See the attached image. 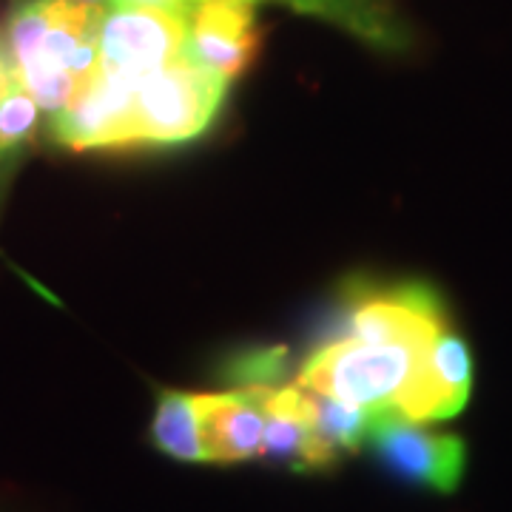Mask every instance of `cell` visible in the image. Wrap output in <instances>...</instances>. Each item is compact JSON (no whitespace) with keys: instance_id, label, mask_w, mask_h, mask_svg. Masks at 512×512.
<instances>
[{"instance_id":"cell-1","label":"cell","mask_w":512,"mask_h":512,"mask_svg":"<svg viewBox=\"0 0 512 512\" xmlns=\"http://www.w3.org/2000/svg\"><path fill=\"white\" fill-rule=\"evenodd\" d=\"M447 325L441 299L421 282L365 288L348 302L342 330L305 359L296 384L359 407H396Z\"/></svg>"},{"instance_id":"cell-2","label":"cell","mask_w":512,"mask_h":512,"mask_svg":"<svg viewBox=\"0 0 512 512\" xmlns=\"http://www.w3.org/2000/svg\"><path fill=\"white\" fill-rule=\"evenodd\" d=\"M103 12L83 0H15L3 37L18 80L43 114L69 109L92 86Z\"/></svg>"},{"instance_id":"cell-3","label":"cell","mask_w":512,"mask_h":512,"mask_svg":"<svg viewBox=\"0 0 512 512\" xmlns=\"http://www.w3.org/2000/svg\"><path fill=\"white\" fill-rule=\"evenodd\" d=\"M228 83L188 55L143 74L134 89L131 146H177L200 137L225 103Z\"/></svg>"},{"instance_id":"cell-4","label":"cell","mask_w":512,"mask_h":512,"mask_svg":"<svg viewBox=\"0 0 512 512\" xmlns=\"http://www.w3.org/2000/svg\"><path fill=\"white\" fill-rule=\"evenodd\" d=\"M367 444L393 476L436 493H453L467 467L464 441L430 433L419 421L404 419L396 407L373 410Z\"/></svg>"},{"instance_id":"cell-5","label":"cell","mask_w":512,"mask_h":512,"mask_svg":"<svg viewBox=\"0 0 512 512\" xmlns=\"http://www.w3.org/2000/svg\"><path fill=\"white\" fill-rule=\"evenodd\" d=\"M188 55V18L154 6H111L100 23V66L143 77Z\"/></svg>"},{"instance_id":"cell-6","label":"cell","mask_w":512,"mask_h":512,"mask_svg":"<svg viewBox=\"0 0 512 512\" xmlns=\"http://www.w3.org/2000/svg\"><path fill=\"white\" fill-rule=\"evenodd\" d=\"M134 74L103 69L92 86L69 109L49 117V134L60 148L69 151H100V148L131 146V109H134Z\"/></svg>"},{"instance_id":"cell-7","label":"cell","mask_w":512,"mask_h":512,"mask_svg":"<svg viewBox=\"0 0 512 512\" xmlns=\"http://www.w3.org/2000/svg\"><path fill=\"white\" fill-rule=\"evenodd\" d=\"M262 32L248 0H202L188 15V57L225 83L254 66Z\"/></svg>"},{"instance_id":"cell-8","label":"cell","mask_w":512,"mask_h":512,"mask_svg":"<svg viewBox=\"0 0 512 512\" xmlns=\"http://www.w3.org/2000/svg\"><path fill=\"white\" fill-rule=\"evenodd\" d=\"M473 390V356L456 330H441L424 353L416 379L404 390L396 410L404 419L430 424L458 416Z\"/></svg>"},{"instance_id":"cell-9","label":"cell","mask_w":512,"mask_h":512,"mask_svg":"<svg viewBox=\"0 0 512 512\" xmlns=\"http://www.w3.org/2000/svg\"><path fill=\"white\" fill-rule=\"evenodd\" d=\"M268 384H245L231 393H200V433L208 461L234 464L259 456Z\"/></svg>"},{"instance_id":"cell-10","label":"cell","mask_w":512,"mask_h":512,"mask_svg":"<svg viewBox=\"0 0 512 512\" xmlns=\"http://www.w3.org/2000/svg\"><path fill=\"white\" fill-rule=\"evenodd\" d=\"M259 458L285 464L296 473H316L336 464V458L330 456L313 433L305 390L299 384H288V387L268 384Z\"/></svg>"},{"instance_id":"cell-11","label":"cell","mask_w":512,"mask_h":512,"mask_svg":"<svg viewBox=\"0 0 512 512\" xmlns=\"http://www.w3.org/2000/svg\"><path fill=\"white\" fill-rule=\"evenodd\" d=\"M302 387V384H299ZM305 390V404H308V416L316 439L322 441V447L330 456L339 458L348 453H359L367 444L370 436V424H373V410L376 407H359V404L342 402L325 396L319 390L302 387Z\"/></svg>"},{"instance_id":"cell-12","label":"cell","mask_w":512,"mask_h":512,"mask_svg":"<svg viewBox=\"0 0 512 512\" xmlns=\"http://www.w3.org/2000/svg\"><path fill=\"white\" fill-rule=\"evenodd\" d=\"M151 436L165 456L188 461V464L208 461L200 433L197 396H191V393L163 390L157 413H154V424H151Z\"/></svg>"},{"instance_id":"cell-13","label":"cell","mask_w":512,"mask_h":512,"mask_svg":"<svg viewBox=\"0 0 512 512\" xmlns=\"http://www.w3.org/2000/svg\"><path fill=\"white\" fill-rule=\"evenodd\" d=\"M40 103L18 77L0 92V160L12 163L20 151L35 143L40 128Z\"/></svg>"},{"instance_id":"cell-14","label":"cell","mask_w":512,"mask_h":512,"mask_svg":"<svg viewBox=\"0 0 512 512\" xmlns=\"http://www.w3.org/2000/svg\"><path fill=\"white\" fill-rule=\"evenodd\" d=\"M282 370H285V353L282 350H256V353H248L231 365L228 379L237 382L239 387H245V384H276Z\"/></svg>"},{"instance_id":"cell-15","label":"cell","mask_w":512,"mask_h":512,"mask_svg":"<svg viewBox=\"0 0 512 512\" xmlns=\"http://www.w3.org/2000/svg\"><path fill=\"white\" fill-rule=\"evenodd\" d=\"M202 0H114V6H154V9H168L188 18Z\"/></svg>"},{"instance_id":"cell-16","label":"cell","mask_w":512,"mask_h":512,"mask_svg":"<svg viewBox=\"0 0 512 512\" xmlns=\"http://www.w3.org/2000/svg\"><path fill=\"white\" fill-rule=\"evenodd\" d=\"M15 63H12V55H9V46H6V37L0 35V92L15 80Z\"/></svg>"},{"instance_id":"cell-17","label":"cell","mask_w":512,"mask_h":512,"mask_svg":"<svg viewBox=\"0 0 512 512\" xmlns=\"http://www.w3.org/2000/svg\"><path fill=\"white\" fill-rule=\"evenodd\" d=\"M83 3H94V6H103V9H111L114 0H83Z\"/></svg>"},{"instance_id":"cell-18","label":"cell","mask_w":512,"mask_h":512,"mask_svg":"<svg viewBox=\"0 0 512 512\" xmlns=\"http://www.w3.org/2000/svg\"><path fill=\"white\" fill-rule=\"evenodd\" d=\"M3 165H9V163H3V160H0V174H3Z\"/></svg>"},{"instance_id":"cell-19","label":"cell","mask_w":512,"mask_h":512,"mask_svg":"<svg viewBox=\"0 0 512 512\" xmlns=\"http://www.w3.org/2000/svg\"><path fill=\"white\" fill-rule=\"evenodd\" d=\"M248 3H256V0H248Z\"/></svg>"}]
</instances>
